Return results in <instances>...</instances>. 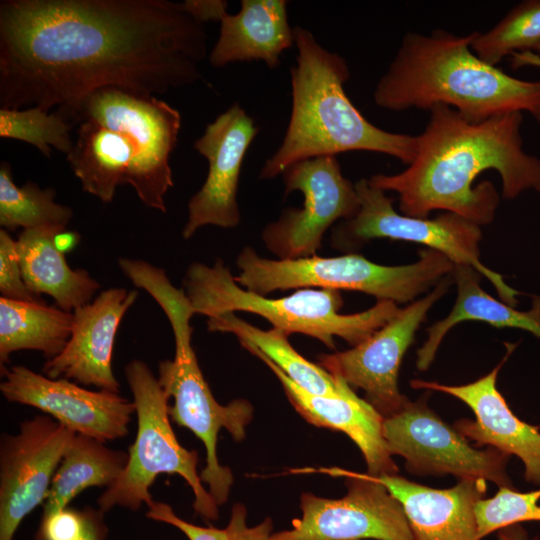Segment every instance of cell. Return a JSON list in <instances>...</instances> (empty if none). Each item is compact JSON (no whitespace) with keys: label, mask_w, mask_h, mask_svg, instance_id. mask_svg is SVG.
I'll return each instance as SVG.
<instances>
[{"label":"cell","mask_w":540,"mask_h":540,"mask_svg":"<svg viewBox=\"0 0 540 540\" xmlns=\"http://www.w3.org/2000/svg\"><path fill=\"white\" fill-rule=\"evenodd\" d=\"M206 55L181 3L0 1V108L68 110L102 88L156 97L203 80Z\"/></svg>","instance_id":"obj_1"},{"label":"cell","mask_w":540,"mask_h":540,"mask_svg":"<svg viewBox=\"0 0 540 540\" xmlns=\"http://www.w3.org/2000/svg\"><path fill=\"white\" fill-rule=\"evenodd\" d=\"M429 111L407 169L368 179L371 186L399 195L402 214L427 218L431 211L443 210L479 226L491 223L499 194L490 181L473 186L477 176L489 169L500 175L506 199L528 190L540 192V159L523 149L522 112L473 123L444 104Z\"/></svg>","instance_id":"obj_2"},{"label":"cell","mask_w":540,"mask_h":540,"mask_svg":"<svg viewBox=\"0 0 540 540\" xmlns=\"http://www.w3.org/2000/svg\"><path fill=\"white\" fill-rule=\"evenodd\" d=\"M476 33L405 34L375 87V104L391 111L444 104L473 123L525 111L540 123V81L512 77L481 60L471 48Z\"/></svg>","instance_id":"obj_3"},{"label":"cell","mask_w":540,"mask_h":540,"mask_svg":"<svg viewBox=\"0 0 540 540\" xmlns=\"http://www.w3.org/2000/svg\"><path fill=\"white\" fill-rule=\"evenodd\" d=\"M293 33L297 57L290 69L291 114L282 143L259 178L273 179L295 163L348 151L382 153L410 165L416 136L369 122L345 93L350 78L345 59L324 48L308 29L295 26Z\"/></svg>","instance_id":"obj_4"},{"label":"cell","mask_w":540,"mask_h":540,"mask_svg":"<svg viewBox=\"0 0 540 540\" xmlns=\"http://www.w3.org/2000/svg\"><path fill=\"white\" fill-rule=\"evenodd\" d=\"M118 265L136 287L152 296L169 320L175 355L172 360L159 363L158 381L169 398H173L168 409L171 421L188 428L203 442L206 466L200 478L208 485L215 503L222 505L229 496L233 476L217 458L218 433L224 428L234 440L244 439L246 427L253 417V407L244 399L221 405L214 398L191 344L190 320L195 312L184 289L173 286L163 269L146 261L120 258Z\"/></svg>","instance_id":"obj_5"},{"label":"cell","mask_w":540,"mask_h":540,"mask_svg":"<svg viewBox=\"0 0 540 540\" xmlns=\"http://www.w3.org/2000/svg\"><path fill=\"white\" fill-rule=\"evenodd\" d=\"M184 291L195 314L208 318L226 312L257 314L288 336L298 333L318 339L334 349V337L355 346L384 326L399 311L392 301H378L355 314H341V292L332 289H300L281 298H268L241 287L218 259L213 266L192 263L186 270Z\"/></svg>","instance_id":"obj_6"},{"label":"cell","mask_w":540,"mask_h":540,"mask_svg":"<svg viewBox=\"0 0 540 540\" xmlns=\"http://www.w3.org/2000/svg\"><path fill=\"white\" fill-rule=\"evenodd\" d=\"M419 257L417 262L402 266L379 265L354 253L272 260L246 246L236 259L240 273L234 278L244 289L264 296L276 290L319 287L359 291L378 301L406 303L454 268L446 255L433 249L422 250Z\"/></svg>","instance_id":"obj_7"},{"label":"cell","mask_w":540,"mask_h":540,"mask_svg":"<svg viewBox=\"0 0 540 540\" xmlns=\"http://www.w3.org/2000/svg\"><path fill=\"white\" fill-rule=\"evenodd\" d=\"M135 404L137 433L128 450V462L120 477L98 499L99 509L115 506L137 511L153 501L149 491L159 474H177L194 493V510L207 520L218 518V505L197 473L198 454L177 440L169 417V396L150 367L134 359L124 368Z\"/></svg>","instance_id":"obj_8"},{"label":"cell","mask_w":540,"mask_h":540,"mask_svg":"<svg viewBox=\"0 0 540 540\" xmlns=\"http://www.w3.org/2000/svg\"><path fill=\"white\" fill-rule=\"evenodd\" d=\"M56 112L73 126L91 120L125 134L135 146L127 184L146 206L166 212L165 195L174 185L169 158L181 128L177 109L155 96L102 88Z\"/></svg>","instance_id":"obj_9"},{"label":"cell","mask_w":540,"mask_h":540,"mask_svg":"<svg viewBox=\"0 0 540 540\" xmlns=\"http://www.w3.org/2000/svg\"><path fill=\"white\" fill-rule=\"evenodd\" d=\"M359 199L357 214L338 223L332 232V246L348 250L375 238L404 240L426 245L446 255L453 264L467 265L486 277L496 289L502 302L514 307L519 292L503 277L481 263L480 226L451 212L433 219L398 213L394 199L385 191L371 186L367 179L355 183Z\"/></svg>","instance_id":"obj_10"},{"label":"cell","mask_w":540,"mask_h":540,"mask_svg":"<svg viewBox=\"0 0 540 540\" xmlns=\"http://www.w3.org/2000/svg\"><path fill=\"white\" fill-rule=\"evenodd\" d=\"M284 196L300 191L301 208H288L263 229L262 240L281 260L316 255L322 239L336 221L353 218L359 199L353 184L342 174L337 156L304 160L282 173Z\"/></svg>","instance_id":"obj_11"},{"label":"cell","mask_w":540,"mask_h":540,"mask_svg":"<svg viewBox=\"0 0 540 540\" xmlns=\"http://www.w3.org/2000/svg\"><path fill=\"white\" fill-rule=\"evenodd\" d=\"M346 479L341 499L301 496L302 516L271 540H415L400 502L367 474L340 468L318 470Z\"/></svg>","instance_id":"obj_12"},{"label":"cell","mask_w":540,"mask_h":540,"mask_svg":"<svg viewBox=\"0 0 540 540\" xmlns=\"http://www.w3.org/2000/svg\"><path fill=\"white\" fill-rule=\"evenodd\" d=\"M383 435L391 455H400L417 475L452 474L460 479H484L513 488L506 473L510 455L489 447L479 450L455 428L443 422L425 401H409L384 418Z\"/></svg>","instance_id":"obj_13"},{"label":"cell","mask_w":540,"mask_h":540,"mask_svg":"<svg viewBox=\"0 0 540 540\" xmlns=\"http://www.w3.org/2000/svg\"><path fill=\"white\" fill-rule=\"evenodd\" d=\"M449 285L448 279L442 280L431 293L399 309L384 326L351 349L321 355L320 366L349 386L362 389L384 418L398 413L409 402L398 388L401 361L428 311Z\"/></svg>","instance_id":"obj_14"},{"label":"cell","mask_w":540,"mask_h":540,"mask_svg":"<svg viewBox=\"0 0 540 540\" xmlns=\"http://www.w3.org/2000/svg\"><path fill=\"white\" fill-rule=\"evenodd\" d=\"M75 433L48 415L20 424L0 445V540H13L22 520L47 498Z\"/></svg>","instance_id":"obj_15"},{"label":"cell","mask_w":540,"mask_h":540,"mask_svg":"<svg viewBox=\"0 0 540 540\" xmlns=\"http://www.w3.org/2000/svg\"><path fill=\"white\" fill-rule=\"evenodd\" d=\"M6 400L35 407L75 434L101 442L128 434L133 401L108 390H87L65 378L51 379L23 365L1 368Z\"/></svg>","instance_id":"obj_16"},{"label":"cell","mask_w":540,"mask_h":540,"mask_svg":"<svg viewBox=\"0 0 540 540\" xmlns=\"http://www.w3.org/2000/svg\"><path fill=\"white\" fill-rule=\"evenodd\" d=\"M258 133L254 120L240 106L232 104L209 123L194 149L209 164L202 187L188 202V216L182 231L184 239L206 225L234 228L241 220L237 201L243 160Z\"/></svg>","instance_id":"obj_17"},{"label":"cell","mask_w":540,"mask_h":540,"mask_svg":"<svg viewBox=\"0 0 540 540\" xmlns=\"http://www.w3.org/2000/svg\"><path fill=\"white\" fill-rule=\"evenodd\" d=\"M137 297V290L110 288L75 309L71 336L63 351L45 362L43 374L118 393L112 352L119 324Z\"/></svg>","instance_id":"obj_18"},{"label":"cell","mask_w":540,"mask_h":540,"mask_svg":"<svg viewBox=\"0 0 540 540\" xmlns=\"http://www.w3.org/2000/svg\"><path fill=\"white\" fill-rule=\"evenodd\" d=\"M515 344H509L504 360L484 377L460 386L413 380L418 389L440 391L467 404L476 420L461 419L454 428L477 445H488L508 455H516L524 464L526 481L540 486V432L537 427L521 421L510 410L496 386L498 372Z\"/></svg>","instance_id":"obj_19"},{"label":"cell","mask_w":540,"mask_h":540,"mask_svg":"<svg viewBox=\"0 0 540 540\" xmlns=\"http://www.w3.org/2000/svg\"><path fill=\"white\" fill-rule=\"evenodd\" d=\"M258 357L279 379L297 412L309 423L345 433L361 450L368 475H396L398 467L389 453L383 435L384 417L348 386L341 394L321 396L309 393L292 381L255 347L241 344Z\"/></svg>","instance_id":"obj_20"},{"label":"cell","mask_w":540,"mask_h":540,"mask_svg":"<svg viewBox=\"0 0 540 540\" xmlns=\"http://www.w3.org/2000/svg\"><path fill=\"white\" fill-rule=\"evenodd\" d=\"M368 476L400 502L415 540H479L475 505L485 498L486 480L461 479L452 488L434 489L397 474Z\"/></svg>","instance_id":"obj_21"},{"label":"cell","mask_w":540,"mask_h":540,"mask_svg":"<svg viewBox=\"0 0 540 540\" xmlns=\"http://www.w3.org/2000/svg\"><path fill=\"white\" fill-rule=\"evenodd\" d=\"M286 0H242L236 14H225L209 63L222 68L230 63L262 61L270 69L294 44Z\"/></svg>","instance_id":"obj_22"},{"label":"cell","mask_w":540,"mask_h":540,"mask_svg":"<svg viewBox=\"0 0 540 540\" xmlns=\"http://www.w3.org/2000/svg\"><path fill=\"white\" fill-rule=\"evenodd\" d=\"M66 229L43 227L24 229L19 234L17 252L26 286L34 294L51 296L60 309L71 312L91 302L100 283L84 269H72L56 243V235Z\"/></svg>","instance_id":"obj_23"},{"label":"cell","mask_w":540,"mask_h":540,"mask_svg":"<svg viewBox=\"0 0 540 540\" xmlns=\"http://www.w3.org/2000/svg\"><path fill=\"white\" fill-rule=\"evenodd\" d=\"M457 297L451 312L428 328V338L417 352L416 366L426 370L448 331L462 321H482L498 328H517L540 338V297L529 311H519L487 294L479 284V273L470 266L454 264Z\"/></svg>","instance_id":"obj_24"},{"label":"cell","mask_w":540,"mask_h":540,"mask_svg":"<svg viewBox=\"0 0 540 540\" xmlns=\"http://www.w3.org/2000/svg\"><path fill=\"white\" fill-rule=\"evenodd\" d=\"M66 156L82 189L109 203L117 186L127 183L135 146L125 134L85 120L78 124L76 139Z\"/></svg>","instance_id":"obj_25"},{"label":"cell","mask_w":540,"mask_h":540,"mask_svg":"<svg viewBox=\"0 0 540 540\" xmlns=\"http://www.w3.org/2000/svg\"><path fill=\"white\" fill-rule=\"evenodd\" d=\"M128 457L95 438L75 434L52 479L43 515L68 507L87 488L111 486L124 471Z\"/></svg>","instance_id":"obj_26"},{"label":"cell","mask_w":540,"mask_h":540,"mask_svg":"<svg viewBox=\"0 0 540 540\" xmlns=\"http://www.w3.org/2000/svg\"><path fill=\"white\" fill-rule=\"evenodd\" d=\"M207 327L212 332L234 334L241 344L255 347L309 393L335 396L349 386L343 379L305 359L289 343L288 335L278 329H260L240 319L234 312L209 317Z\"/></svg>","instance_id":"obj_27"},{"label":"cell","mask_w":540,"mask_h":540,"mask_svg":"<svg viewBox=\"0 0 540 540\" xmlns=\"http://www.w3.org/2000/svg\"><path fill=\"white\" fill-rule=\"evenodd\" d=\"M73 313L46 304L0 298V362L20 350L59 355L72 332Z\"/></svg>","instance_id":"obj_28"},{"label":"cell","mask_w":540,"mask_h":540,"mask_svg":"<svg viewBox=\"0 0 540 540\" xmlns=\"http://www.w3.org/2000/svg\"><path fill=\"white\" fill-rule=\"evenodd\" d=\"M55 197L56 191L53 188L42 189L31 181L18 187L13 180L11 164L1 161L0 225L3 229H66L73 211L66 205L56 203Z\"/></svg>","instance_id":"obj_29"},{"label":"cell","mask_w":540,"mask_h":540,"mask_svg":"<svg viewBox=\"0 0 540 540\" xmlns=\"http://www.w3.org/2000/svg\"><path fill=\"white\" fill-rule=\"evenodd\" d=\"M540 43V0H525L515 5L493 28L476 33L473 52L484 62L496 66L515 52L532 51Z\"/></svg>","instance_id":"obj_30"},{"label":"cell","mask_w":540,"mask_h":540,"mask_svg":"<svg viewBox=\"0 0 540 540\" xmlns=\"http://www.w3.org/2000/svg\"><path fill=\"white\" fill-rule=\"evenodd\" d=\"M72 129L73 125L56 111L49 113L38 107L0 108V137L29 143L48 158L51 146L66 155L71 151Z\"/></svg>","instance_id":"obj_31"},{"label":"cell","mask_w":540,"mask_h":540,"mask_svg":"<svg viewBox=\"0 0 540 540\" xmlns=\"http://www.w3.org/2000/svg\"><path fill=\"white\" fill-rule=\"evenodd\" d=\"M540 490L518 492L500 487L494 497L481 499L475 505L478 539L493 531L523 521H540Z\"/></svg>","instance_id":"obj_32"},{"label":"cell","mask_w":540,"mask_h":540,"mask_svg":"<svg viewBox=\"0 0 540 540\" xmlns=\"http://www.w3.org/2000/svg\"><path fill=\"white\" fill-rule=\"evenodd\" d=\"M0 293L7 299L46 304L26 286L17 252V243L7 230H0Z\"/></svg>","instance_id":"obj_33"},{"label":"cell","mask_w":540,"mask_h":540,"mask_svg":"<svg viewBox=\"0 0 540 540\" xmlns=\"http://www.w3.org/2000/svg\"><path fill=\"white\" fill-rule=\"evenodd\" d=\"M84 530L83 510L69 507L42 515L35 540H79Z\"/></svg>","instance_id":"obj_34"},{"label":"cell","mask_w":540,"mask_h":540,"mask_svg":"<svg viewBox=\"0 0 540 540\" xmlns=\"http://www.w3.org/2000/svg\"><path fill=\"white\" fill-rule=\"evenodd\" d=\"M146 516L149 519L175 526L189 540H230L228 530L215 527H201L178 517L171 506L163 502H154L148 507Z\"/></svg>","instance_id":"obj_35"},{"label":"cell","mask_w":540,"mask_h":540,"mask_svg":"<svg viewBox=\"0 0 540 540\" xmlns=\"http://www.w3.org/2000/svg\"><path fill=\"white\" fill-rule=\"evenodd\" d=\"M246 515V509L242 504L233 506L231 518L226 527L230 540H271L272 520L266 518L260 524L248 527Z\"/></svg>","instance_id":"obj_36"},{"label":"cell","mask_w":540,"mask_h":540,"mask_svg":"<svg viewBox=\"0 0 540 540\" xmlns=\"http://www.w3.org/2000/svg\"><path fill=\"white\" fill-rule=\"evenodd\" d=\"M181 4L184 10L201 24L209 21L220 22L227 14L228 7L224 0H186Z\"/></svg>","instance_id":"obj_37"},{"label":"cell","mask_w":540,"mask_h":540,"mask_svg":"<svg viewBox=\"0 0 540 540\" xmlns=\"http://www.w3.org/2000/svg\"><path fill=\"white\" fill-rule=\"evenodd\" d=\"M83 514L84 530L79 540H105L108 529L103 519L104 512L87 507Z\"/></svg>","instance_id":"obj_38"},{"label":"cell","mask_w":540,"mask_h":540,"mask_svg":"<svg viewBox=\"0 0 540 540\" xmlns=\"http://www.w3.org/2000/svg\"><path fill=\"white\" fill-rule=\"evenodd\" d=\"M511 56V65L514 69L532 66L540 68V55L534 51L515 52Z\"/></svg>","instance_id":"obj_39"},{"label":"cell","mask_w":540,"mask_h":540,"mask_svg":"<svg viewBox=\"0 0 540 540\" xmlns=\"http://www.w3.org/2000/svg\"><path fill=\"white\" fill-rule=\"evenodd\" d=\"M499 540H537V538L529 539L525 529L520 523L506 526L498 532Z\"/></svg>","instance_id":"obj_40"},{"label":"cell","mask_w":540,"mask_h":540,"mask_svg":"<svg viewBox=\"0 0 540 540\" xmlns=\"http://www.w3.org/2000/svg\"><path fill=\"white\" fill-rule=\"evenodd\" d=\"M79 238L78 233L64 230L56 235L55 243L65 253L78 243Z\"/></svg>","instance_id":"obj_41"},{"label":"cell","mask_w":540,"mask_h":540,"mask_svg":"<svg viewBox=\"0 0 540 540\" xmlns=\"http://www.w3.org/2000/svg\"><path fill=\"white\" fill-rule=\"evenodd\" d=\"M532 51L540 55V43Z\"/></svg>","instance_id":"obj_42"}]
</instances>
